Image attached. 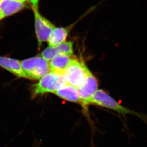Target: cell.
Returning <instances> with one entry per match:
<instances>
[{"label":"cell","instance_id":"obj_7","mask_svg":"<svg viewBox=\"0 0 147 147\" xmlns=\"http://www.w3.org/2000/svg\"><path fill=\"white\" fill-rule=\"evenodd\" d=\"M73 53V43L71 42H65L57 46L46 48L42 52L41 56L47 61H50L58 54H65L72 56Z\"/></svg>","mask_w":147,"mask_h":147},{"label":"cell","instance_id":"obj_16","mask_svg":"<svg viewBox=\"0 0 147 147\" xmlns=\"http://www.w3.org/2000/svg\"><path fill=\"white\" fill-rule=\"evenodd\" d=\"M1 1H3V0H0V2Z\"/></svg>","mask_w":147,"mask_h":147},{"label":"cell","instance_id":"obj_4","mask_svg":"<svg viewBox=\"0 0 147 147\" xmlns=\"http://www.w3.org/2000/svg\"><path fill=\"white\" fill-rule=\"evenodd\" d=\"M95 105L113 110L122 114H131L144 119V116L121 105L103 90H98L90 100V105Z\"/></svg>","mask_w":147,"mask_h":147},{"label":"cell","instance_id":"obj_1","mask_svg":"<svg viewBox=\"0 0 147 147\" xmlns=\"http://www.w3.org/2000/svg\"><path fill=\"white\" fill-rule=\"evenodd\" d=\"M63 74L50 72L39 80L31 88L32 98H35L47 93H53L63 86L68 84Z\"/></svg>","mask_w":147,"mask_h":147},{"label":"cell","instance_id":"obj_14","mask_svg":"<svg viewBox=\"0 0 147 147\" xmlns=\"http://www.w3.org/2000/svg\"><path fill=\"white\" fill-rule=\"evenodd\" d=\"M3 16H1V14L0 13V21H1V20H3Z\"/></svg>","mask_w":147,"mask_h":147},{"label":"cell","instance_id":"obj_11","mask_svg":"<svg viewBox=\"0 0 147 147\" xmlns=\"http://www.w3.org/2000/svg\"><path fill=\"white\" fill-rule=\"evenodd\" d=\"M54 94L60 98L71 102L81 104V99L78 89L68 84L54 92Z\"/></svg>","mask_w":147,"mask_h":147},{"label":"cell","instance_id":"obj_13","mask_svg":"<svg viewBox=\"0 0 147 147\" xmlns=\"http://www.w3.org/2000/svg\"><path fill=\"white\" fill-rule=\"evenodd\" d=\"M27 1L31 4L32 8L37 9H38L40 0H27Z\"/></svg>","mask_w":147,"mask_h":147},{"label":"cell","instance_id":"obj_8","mask_svg":"<svg viewBox=\"0 0 147 147\" xmlns=\"http://www.w3.org/2000/svg\"><path fill=\"white\" fill-rule=\"evenodd\" d=\"M0 67L8 71L18 78L28 79L21 66L20 61L14 59L0 56Z\"/></svg>","mask_w":147,"mask_h":147},{"label":"cell","instance_id":"obj_9","mask_svg":"<svg viewBox=\"0 0 147 147\" xmlns=\"http://www.w3.org/2000/svg\"><path fill=\"white\" fill-rule=\"evenodd\" d=\"M25 3L19 0H3L0 2V13L3 19L24 10Z\"/></svg>","mask_w":147,"mask_h":147},{"label":"cell","instance_id":"obj_5","mask_svg":"<svg viewBox=\"0 0 147 147\" xmlns=\"http://www.w3.org/2000/svg\"><path fill=\"white\" fill-rule=\"evenodd\" d=\"M32 8L34 16L36 37L38 45L40 47L43 42H47L50 35L55 27L39 13L38 9Z\"/></svg>","mask_w":147,"mask_h":147},{"label":"cell","instance_id":"obj_15","mask_svg":"<svg viewBox=\"0 0 147 147\" xmlns=\"http://www.w3.org/2000/svg\"><path fill=\"white\" fill-rule=\"evenodd\" d=\"M19 1H22V2H23V3H25V1H27V0H19Z\"/></svg>","mask_w":147,"mask_h":147},{"label":"cell","instance_id":"obj_6","mask_svg":"<svg viewBox=\"0 0 147 147\" xmlns=\"http://www.w3.org/2000/svg\"><path fill=\"white\" fill-rule=\"evenodd\" d=\"M98 81L94 75L90 71L86 81L81 87L78 88L81 104L83 108L87 111L88 106L90 105V100L98 90Z\"/></svg>","mask_w":147,"mask_h":147},{"label":"cell","instance_id":"obj_3","mask_svg":"<svg viewBox=\"0 0 147 147\" xmlns=\"http://www.w3.org/2000/svg\"><path fill=\"white\" fill-rule=\"evenodd\" d=\"M20 63L28 79L39 80L50 72L49 61L42 56L27 59Z\"/></svg>","mask_w":147,"mask_h":147},{"label":"cell","instance_id":"obj_12","mask_svg":"<svg viewBox=\"0 0 147 147\" xmlns=\"http://www.w3.org/2000/svg\"><path fill=\"white\" fill-rule=\"evenodd\" d=\"M69 31L64 27H55L48 40L49 47H54L66 42Z\"/></svg>","mask_w":147,"mask_h":147},{"label":"cell","instance_id":"obj_10","mask_svg":"<svg viewBox=\"0 0 147 147\" xmlns=\"http://www.w3.org/2000/svg\"><path fill=\"white\" fill-rule=\"evenodd\" d=\"M73 56L65 54H59L55 56L49 61L50 72L63 74Z\"/></svg>","mask_w":147,"mask_h":147},{"label":"cell","instance_id":"obj_2","mask_svg":"<svg viewBox=\"0 0 147 147\" xmlns=\"http://www.w3.org/2000/svg\"><path fill=\"white\" fill-rule=\"evenodd\" d=\"M90 71L82 60L73 57L63 75L69 84L78 89L85 83Z\"/></svg>","mask_w":147,"mask_h":147}]
</instances>
